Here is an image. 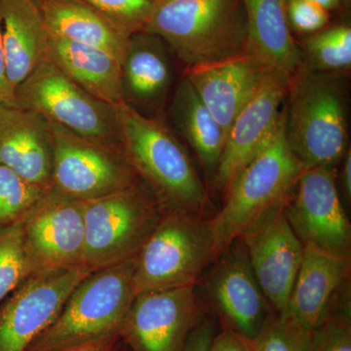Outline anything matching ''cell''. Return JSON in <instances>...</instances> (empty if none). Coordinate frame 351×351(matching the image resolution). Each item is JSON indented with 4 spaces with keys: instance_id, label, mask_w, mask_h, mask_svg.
<instances>
[{
    "instance_id": "cell-17",
    "label": "cell",
    "mask_w": 351,
    "mask_h": 351,
    "mask_svg": "<svg viewBox=\"0 0 351 351\" xmlns=\"http://www.w3.org/2000/svg\"><path fill=\"white\" fill-rule=\"evenodd\" d=\"M290 80L274 73L235 119L215 173L214 184L226 193L234 178L262 149L280 119Z\"/></svg>"
},
{
    "instance_id": "cell-6",
    "label": "cell",
    "mask_w": 351,
    "mask_h": 351,
    "mask_svg": "<svg viewBox=\"0 0 351 351\" xmlns=\"http://www.w3.org/2000/svg\"><path fill=\"white\" fill-rule=\"evenodd\" d=\"M289 101L284 108L289 147L304 169L336 166L345 156V101L331 77L302 69L290 80Z\"/></svg>"
},
{
    "instance_id": "cell-38",
    "label": "cell",
    "mask_w": 351,
    "mask_h": 351,
    "mask_svg": "<svg viewBox=\"0 0 351 351\" xmlns=\"http://www.w3.org/2000/svg\"><path fill=\"white\" fill-rule=\"evenodd\" d=\"M308 1L323 7V8L326 9L329 12L331 10H335V9L339 8L338 0H308Z\"/></svg>"
},
{
    "instance_id": "cell-19",
    "label": "cell",
    "mask_w": 351,
    "mask_h": 351,
    "mask_svg": "<svg viewBox=\"0 0 351 351\" xmlns=\"http://www.w3.org/2000/svg\"><path fill=\"white\" fill-rule=\"evenodd\" d=\"M54 138L49 120L0 101V165L44 189L52 186Z\"/></svg>"
},
{
    "instance_id": "cell-37",
    "label": "cell",
    "mask_w": 351,
    "mask_h": 351,
    "mask_svg": "<svg viewBox=\"0 0 351 351\" xmlns=\"http://www.w3.org/2000/svg\"><path fill=\"white\" fill-rule=\"evenodd\" d=\"M343 160V173H341V184L346 198L350 200L351 197V152L350 149L346 152Z\"/></svg>"
},
{
    "instance_id": "cell-23",
    "label": "cell",
    "mask_w": 351,
    "mask_h": 351,
    "mask_svg": "<svg viewBox=\"0 0 351 351\" xmlns=\"http://www.w3.org/2000/svg\"><path fill=\"white\" fill-rule=\"evenodd\" d=\"M48 57L95 98L112 106L124 101L121 63L106 51L50 36Z\"/></svg>"
},
{
    "instance_id": "cell-2",
    "label": "cell",
    "mask_w": 351,
    "mask_h": 351,
    "mask_svg": "<svg viewBox=\"0 0 351 351\" xmlns=\"http://www.w3.org/2000/svg\"><path fill=\"white\" fill-rule=\"evenodd\" d=\"M304 170L289 147L283 108L271 135L234 178L225 193L223 206L209 219L218 257L286 202Z\"/></svg>"
},
{
    "instance_id": "cell-18",
    "label": "cell",
    "mask_w": 351,
    "mask_h": 351,
    "mask_svg": "<svg viewBox=\"0 0 351 351\" xmlns=\"http://www.w3.org/2000/svg\"><path fill=\"white\" fill-rule=\"evenodd\" d=\"M274 73L245 50L223 61L189 68L184 76L228 136L235 119Z\"/></svg>"
},
{
    "instance_id": "cell-20",
    "label": "cell",
    "mask_w": 351,
    "mask_h": 351,
    "mask_svg": "<svg viewBox=\"0 0 351 351\" xmlns=\"http://www.w3.org/2000/svg\"><path fill=\"white\" fill-rule=\"evenodd\" d=\"M2 46L13 91L49 50L50 34L36 0H0Z\"/></svg>"
},
{
    "instance_id": "cell-28",
    "label": "cell",
    "mask_w": 351,
    "mask_h": 351,
    "mask_svg": "<svg viewBox=\"0 0 351 351\" xmlns=\"http://www.w3.org/2000/svg\"><path fill=\"white\" fill-rule=\"evenodd\" d=\"M45 191L0 165V228L24 219Z\"/></svg>"
},
{
    "instance_id": "cell-13",
    "label": "cell",
    "mask_w": 351,
    "mask_h": 351,
    "mask_svg": "<svg viewBox=\"0 0 351 351\" xmlns=\"http://www.w3.org/2000/svg\"><path fill=\"white\" fill-rule=\"evenodd\" d=\"M201 280L226 328L244 338L255 339L276 314L258 285L241 239L235 240L215 260Z\"/></svg>"
},
{
    "instance_id": "cell-10",
    "label": "cell",
    "mask_w": 351,
    "mask_h": 351,
    "mask_svg": "<svg viewBox=\"0 0 351 351\" xmlns=\"http://www.w3.org/2000/svg\"><path fill=\"white\" fill-rule=\"evenodd\" d=\"M284 214L302 246L351 257V225L339 199L335 166L304 170Z\"/></svg>"
},
{
    "instance_id": "cell-22",
    "label": "cell",
    "mask_w": 351,
    "mask_h": 351,
    "mask_svg": "<svg viewBox=\"0 0 351 351\" xmlns=\"http://www.w3.org/2000/svg\"><path fill=\"white\" fill-rule=\"evenodd\" d=\"M51 36L106 51L122 64L130 38L83 0H36Z\"/></svg>"
},
{
    "instance_id": "cell-8",
    "label": "cell",
    "mask_w": 351,
    "mask_h": 351,
    "mask_svg": "<svg viewBox=\"0 0 351 351\" xmlns=\"http://www.w3.org/2000/svg\"><path fill=\"white\" fill-rule=\"evenodd\" d=\"M10 101L40 113L80 137L121 152L113 106L73 82L48 55L16 87Z\"/></svg>"
},
{
    "instance_id": "cell-34",
    "label": "cell",
    "mask_w": 351,
    "mask_h": 351,
    "mask_svg": "<svg viewBox=\"0 0 351 351\" xmlns=\"http://www.w3.org/2000/svg\"><path fill=\"white\" fill-rule=\"evenodd\" d=\"M120 341L119 335H113L51 351H119Z\"/></svg>"
},
{
    "instance_id": "cell-3",
    "label": "cell",
    "mask_w": 351,
    "mask_h": 351,
    "mask_svg": "<svg viewBox=\"0 0 351 351\" xmlns=\"http://www.w3.org/2000/svg\"><path fill=\"white\" fill-rule=\"evenodd\" d=\"M145 32L170 46L189 68L246 50L243 0H157Z\"/></svg>"
},
{
    "instance_id": "cell-15",
    "label": "cell",
    "mask_w": 351,
    "mask_h": 351,
    "mask_svg": "<svg viewBox=\"0 0 351 351\" xmlns=\"http://www.w3.org/2000/svg\"><path fill=\"white\" fill-rule=\"evenodd\" d=\"M284 204L239 239L258 285L277 315L285 311L304 254V246L284 214Z\"/></svg>"
},
{
    "instance_id": "cell-12",
    "label": "cell",
    "mask_w": 351,
    "mask_h": 351,
    "mask_svg": "<svg viewBox=\"0 0 351 351\" xmlns=\"http://www.w3.org/2000/svg\"><path fill=\"white\" fill-rule=\"evenodd\" d=\"M203 315L195 286L138 293L119 336L132 351H184Z\"/></svg>"
},
{
    "instance_id": "cell-9",
    "label": "cell",
    "mask_w": 351,
    "mask_h": 351,
    "mask_svg": "<svg viewBox=\"0 0 351 351\" xmlns=\"http://www.w3.org/2000/svg\"><path fill=\"white\" fill-rule=\"evenodd\" d=\"M50 123L54 138L52 188L58 193L88 202L140 184L121 152Z\"/></svg>"
},
{
    "instance_id": "cell-21",
    "label": "cell",
    "mask_w": 351,
    "mask_h": 351,
    "mask_svg": "<svg viewBox=\"0 0 351 351\" xmlns=\"http://www.w3.org/2000/svg\"><path fill=\"white\" fill-rule=\"evenodd\" d=\"M288 0H243L247 18L246 51L267 68L291 80L302 68L301 50L291 32Z\"/></svg>"
},
{
    "instance_id": "cell-31",
    "label": "cell",
    "mask_w": 351,
    "mask_h": 351,
    "mask_svg": "<svg viewBox=\"0 0 351 351\" xmlns=\"http://www.w3.org/2000/svg\"><path fill=\"white\" fill-rule=\"evenodd\" d=\"M308 351H351L350 300L311 331Z\"/></svg>"
},
{
    "instance_id": "cell-4",
    "label": "cell",
    "mask_w": 351,
    "mask_h": 351,
    "mask_svg": "<svg viewBox=\"0 0 351 351\" xmlns=\"http://www.w3.org/2000/svg\"><path fill=\"white\" fill-rule=\"evenodd\" d=\"M218 258L209 219L165 209L135 258L136 295L196 286Z\"/></svg>"
},
{
    "instance_id": "cell-27",
    "label": "cell",
    "mask_w": 351,
    "mask_h": 351,
    "mask_svg": "<svg viewBox=\"0 0 351 351\" xmlns=\"http://www.w3.org/2000/svg\"><path fill=\"white\" fill-rule=\"evenodd\" d=\"M304 51L313 71H341L351 64V29L337 25L313 34L304 43Z\"/></svg>"
},
{
    "instance_id": "cell-16",
    "label": "cell",
    "mask_w": 351,
    "mask_h": 351,
    "mask_svg": "<svg viewBox=\"0 0 351 351\" xmlns=\"http://www.w3.org/2000/svg\"><path fill=\"white\" fill-rule=\"evenodd\" d=\"M351 257L304 247L302 261L281 316L313 331L350 300Z\"/></svg>"
},
{
    "instance_id": "cell-25",
    "label": "cell",
    "mask_w": 351,
    "mask_h": 351,
    "mask_svg": "<svg viewBox=\"0 0 351 351\" xmlns=\"http://www.w3.org/2000/svg\"><path fill=\"white\" fill-rule=\"evenodd\" d=\"M173 117L204 169L216 173L226 143V133L195 88L184 76L173 103Z\"/></svg>"
},
{
    "instance_id": "cell-1",
    "label": "cell",
    "mask_w": 351,
    "mask_h": 351,
    "mask_svg": "<svg viewBox=\"0 0 351 351\" xmlns=\"http://www.w3.org/2000/svg\"><path fill=\"white\" fill-rule=\"evenodd\" d=\"M113 108L120 149L141 182L165 209L206 216V189L174 134L125 101Z\"/></svg>"
},
{
    "instance_id": "cell-7",
    "label": "cell",
    "mask_w": 351,
    "mask_h": 351,
    "mask_svg": "<svg viewBox=\"0 0 351 351\" xmlns=\"http://www.w3.org/2000/svg\"><path fill=\"white\" fill-rule=\"evenodd\" d=\"M165 208L142 182L84 203L82 269H107L137 256Z\"/></svg>"
},
{
    "instance_id": "cell-30",
    "label": "cell",
    "mask_w": 351,
    "mask_h": 351,
    "mask_svg": "<svg viewBox=\"0 0 351 351\" xmlns=\"http://www.w3.org/2000/svg\"><path fill=\"white\" fill-rule=\"evenodd\" d=\"M311 331L294 321L276 315L252 339L254 351H308Z\"/></svg>"
},
{
    "instance_id": "cell-35",
    "label": "cell",
    "mask_w": 351,
    "mask_h": 351,
    "mask_svg": "<svg viewBox=\"0 0 351 351\" xmlns=\"http://www.w3.org/2000/svg\"><path fill=\"white\" fill-rule=\"evenodd\" d=\"M14 91L7 75L5 57L2 46L1 23H0V101H11Z\"/></svg>"
},
{
    "instance_id": "cell-14",
    "label": "cell",
    "mask_w": 351,
    "mask_h": 351,
    "mask_svg": "<svg viewBox=\"0 0 351 351\" xmlns=\"http://www.w3.org/2000/svg\"><path fill=\"white\" fill-rule=\"evenodd\" d=\"M84 203L51 186L25 215V246L36 271L82 269Z\"/></svg>"
},
{
    "instance_id": "cell-29",
    "label": "cell",
    "mask_w": 351,
    "mask_h": 351,
    "mask_svg": "<svg viewBox=\"0 0 351 351\" xmlns=\"http://www.w3.org/2000/svg\"><path fill=\"white\" fill-rule=\"evenodd\" d=\"M99 11L122 34L130 36L145 31L157 0H83Z\"/></svg>"
},
{
    "instance_id": "cell-26",
    "label": "cell",
    "mask_w": 351,
    "mask_h": 351,
    "mask_svg": "<svg viewBox=\"0 0 351 351\" xmlns=\"http://www.w3.org/2000/svg\"><path fill=\"white\" fill-rule=\"evenodd\" d=\"M34 272L25 246L23 219L0 228V304Z\"/></svg>"
},
{
    "instance_id": "cell-32",
    "label": "cell",
    "mask_w": 351,
    "mask_h": 351,
    "mask_svg": "<svg viewBox=\"0 0 351 351\" xmlns=\"http://www.w3.org/2000/svg\"><path fill=\"white\" fill-rule=\"evenodd\" d=\"M287 16L291 29L306 34L326 29L330 21L329 11L308 0H288Z\"/></svg>"
},
{
    "instance_id": "cell-5",
    "label": "cell",
    "mask_w": 351,
    "mask_h": 351,
    "mask_svg": "<svg viewBox=\"0 0 351 351\" xmlns=\"http://www.w3.org/2000/svg\"><path fill=\"white\" fill-rule=\"evenodd\" d=\"M135 258L88 274L27 351H51L119 335L136 295Z\"/></svg>"
},
{
    "instance_id": "cell-36",
    "label": "cell",
    "mask_w": 351,
    "mask_h": 351,
    "mask_svg": "<svg viewBox=\"0 0 351 351\" xmlns=\"http://www.w3.org/2000/svg\"><path fill=\"white\" fill-rule=\"evenodd\" d=\"M226 339V351H254L250 339L232 331L228 328L223 329Z\"/></svg>"
},
{
    "instance_id": "cell-11",
    "label": "cell",
    "mask_w": 351,
    "mask_h": 351,
    "mask_svg": "<svg viewBox=\"0 0 351 351\" xmlns=\"http://www.w3.org/2000/svg\"><path fill=\"white\" fill-rule=\"evenodd\" d=\"M88 274L80 269L38 270L23 281L0 304V351H27Z\"/></svg>"
},
{
    "instance_id": "cell-33",
    "label": "cell",
    "mask_w": 351,
    "mask_h": 351,
    "mask_svg": "<svg viewBox=\"0 0 351 351\" xmlns=\"http://www.w3.org/2000/svg\"><path fill=\"white\" fill-rule=\"evenodd\" d=\"M215 336V321L204 314L189 334L184 351H210Z\"/></svg>"
},
{
    "instance_id": "cell-24",
    "label": "cell",
    "mask_w": 351,
    "mask_h": 351,
    "mask_svg": "<svg viewBox=\"0 0 351 351\" xmlns=\"http://www.w3.org/2000/svg\"><path fill=\"white\" fill-rule=\"evenodd\" d=\"M166 45L162 39L149 32L130 36L121 64L125 103L152 106L163 100L172 78Z\"/></svg>"
},
{
    "instance_id": "cell-39",
    "label": "cell",
    "mask_w": 351,
    "mask_h": 351,
    "mask_svg": "<svg viewBox=\"0 0 351 351\" xmlns=\"http://www.w3.org/2000/svg\"><path fill=\"white\" fill-rule=\"evenodd\" d=\"M338 1L339 8V7H343L345 9L350 8L351 0H338Z\"/></svg>"
}]
</instances>
